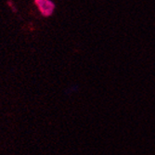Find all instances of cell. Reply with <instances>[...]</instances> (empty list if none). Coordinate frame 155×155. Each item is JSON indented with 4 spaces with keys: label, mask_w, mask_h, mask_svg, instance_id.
Returning <instances> with one entry per match:
<instances>
[{
    "label": "cell",
    "mask_w": 155,
    "mask_h": 155,
    "mask_svg": "<svg viewBox=\"0 0 155 155\" xmlns=\"http://www.w3.org/2000/svg\"><path fill=\"white\" fill-rule=\"evenodd\" d=\"M35 3L37 5L39 11L42 13V15L46 17L50 16L55 9L54 2L50 1V0H37V1H35Z\"/></svg>",
    "instance_id": "6da1fadb"
}]
</instances>
